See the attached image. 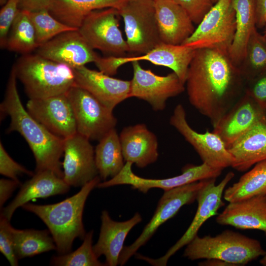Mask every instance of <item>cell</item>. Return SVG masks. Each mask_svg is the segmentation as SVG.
Instances as JSON below:
<instances>
[{"instance_id": "obj_33", "label": "cell", "mask_w": 266, "mask_h": 266, "mask_svg": "<svg viewBox=\"0 0 266 266\" xmlns=\"http://www.w3.org/2000/svg\"><path fill=\"white\" fill-rule=\"evenodd\" d=\"M238 68L245 81L266 69V36L255 28L248 40L244 59Z\"/></svg>"}, {"instance_id": "obj_37", "label": "cell", "mask_w": 266, "mask_h": 266, "mask_svg": "<svg viewBox=\"0 0 266 266\" xmlns=\"http://www.w3.org/2000/svg\"><path fill=\"white\" fill-rule=\"evenodd\" d=\"M19 0H7L0 10V46L6 47L10 28L19 11Z\"/></svg>"}, {"instance_id": "obj_4", "label": "cell", "mask_w": 266, "mask_h": 266, "mask_svg": "<svg viewBox=\"0 0 266 266\" xmlns=\"http://www.w3.org/2000/svg\"><path fill=\"white\" fill-rule=\"evenodd\" d=\"M12 68L30 99L65 94L75 85L72 68L35 53L23 55Z\"/></svg>"}, {"instance_id": "obj_1", "label": "cell", "mask_w": 266, "mask_h": 266, "mask_svg": "<svg viewBox=\"0 0 266 266\" xmlns=\"http://www.w3.org/2000/svg\"><path fill=\"white\" fill-rule=\"evenodd\" d=\"M185 84L190 103L210 120L213 127L245 89V80L229 55L208 48L195 50Z\"/></svg>"}, {"instance_id": "obj_48", "label": "cell", "mask_w": 266, "mask_h": 266, "mask_svg": "<svg viewBox=\"0 0 266 266\" xmlns=\"http://www.w3.org/2000/svg\"><path fill=\"white\" fill-rule=\"evenodd\" d=\"M265 34H266V29H265Z\"/></svg>"}, {"instance_id": "obj_23", "label": "cell", "mask_w": 266, "mask_h": 266, "mask_svg": "<svg viewBox=\"0 0 266 266\" xmlns=\"http://www.w3.org/2000/svg\"><path fill=\"white\" fill-rule=\"evenodd\" d=\"M124 160L143 168L157 161L158 142L144 124L126 127L119 134Z\"/></svg>"}, {"instance_id": "obj_45", "label": "cell", "mask_w": 266, "mask_h": 266, "mask_svg": "<svg viewBox=\"0 0 266 266\" xmlns=\"http://www.w3.org/2000/svg\"><path fill=\"white\" fill-rule=\"evenodd\" d=\"M260 263L262 266H266V253L263 256V258L260 260Z\"/></svg>"}, {"instance_id": "obj_40", "label": "cell", "mask_w": 266, "mask_h": 266, "mask_svg": "<svg viewBox=\"0 0 266 266\" xmlns=\"http://www.w3.org/2000/svg\"><path fill=\"white\" fill-rule=\"evenodd\" d=\"M187 12L194 24L198 25L213 6L210 0H174Z\"/></svg>"}, {"instance_id": "obj_17", "label": "cell", "mask_w": 266, "mask_h": 266, "mask_svg": "<svg viewBox=\"0 0 266 266\" xmlns=\"http://www.w3.org/2000/svg\"><path fill=\"white\" fill-rule=\"evenodd\" d=\"M26 109L50 132L65 138L77 133L73 110L66 95L30 99Z\"/></svg>"}, {"instance_id": "obj_5", "label": "cell", "mask_w": 266, "mask_h": 266, "mask_svg": "<svg viewBox=\"0 0 266 266\" xmlns=\"http://www.w3.org/2000/svg\"><path fill=\"white\" fill-rule=\"evenodd\" d=\"M186 246L183 256L190 260L217 259L234 266L245 265L266 253L258 240L231 230L214 236L197 235Z\"/></svg>"}, {"instance_id": "obj_46", "label": "cell", "mask_w": 266, "mask_h": 266, "mask_svg": "<svg viewBox=\"0 0 266 266\" xmlns=\"http://www.w3.org/2000/svg\"><path fill=\"white\" fill-rule=\"evenodd\" d=\"M7 1V0H0V5L1 6L3 5Z\"/></svg>"}, {"instance_id": "obj_20", "label": "cell", "mask_w": 266, "mask_h": 266, "mask_svg": "<svg viewBox=\"0 0 266 266\" xmlns=\"http://www.w3.org/2000/svg\"><path fill=\"white\" fill-rule=\"evenodd\" d=\"M72 68L75 85L88 91L110 110L113 111L118 104L129 98L131 81L112 77L85 66Z\"/></svg>"}, {"instance_id": "obj_47", "label": "cell", "mask_w": 266, "mask_h": 266, "mask_svg": "<svg viewBox=\"0 0 266 266\" xmlns=\"http://www.w3.org/2000/svg\"><path fill=\"white\" fill-rule=\"evenodd\" d=\"M219 0H210V1L213 4L216 3Z\"/></svg>"}, {"instance_id": "obj_26", "label": "cell", "mask_w": 266, "mask_h": 266, "mask_svg": "<svg viewBox=\"0 0 266 266\" xmlns=\"http://www.w3.org/2000/svg\"><path fill=\"white\" fill-rule=\"evenodd\" d=\"M227 148L233 160L232 167L239 171L266 160V124H256Z\"/></svg>"}, {"instance_id": "obj_14", "label": "cell", "mask_w": 266, "mask_h": 266, "mask_svg": "<svg viewBox=\"0 0 266 266\" xmlns=\"http://www.w3.org/2000/svg\"><path fill=\"white\" fill-rule=\"evenodd\" d=\"M131 63L133 77L131 80L129 98L134 97L143 100L153 110L159 111L165 109L168 99L184 91L185 84L174 72L160 76L151 70L144 69L139 62Z\"/></svg>"}, {"instance_id": "obj_2", "label": "cell", "mask_w": 266, "mask_h": 266, "mask_svg": "<svg viewBox=\"0 0 266 266\" xmlns=\"http://www.w3.org/2000/svg\"><path fill=\"white\" fill-rule=\"evenodd\" d=\"M17 79L12 67L0 106L2 113L10 118L7 132H17L25 138L35 158V172L50 170L63 178L60 158L64 138L50 132L25 108L18 93Z\"/></svg>"}, {"instance_id": "obj_16", "label": "cell", "mask_w": 266, "mask_h": 266, "mask_svg": "<svg viewBox=\"0 0 266 266\" xmlns=\"http://www.w3.org/2000/svg\"><path fill=\"white\" fill-rule=\"evenodd\" d=\"M90 140L77 132L64 139L63 179L70 186L82 187L98 176Z\"/></svg>"}, {"instance_id": "obj_39", "label": "cell", "mask_w": 266, "mask_h": 266, "mask_svg": "<svg viewBox=\"0 0 266 266\" xmlns=\"http://www.w3.org/2000/svg\"><path fill=\"white\" fill-rule=\"evenodd\" d=\"M0 173L10 179L19 181L18 176L26 174L33 176L34 173L21 166L8 155L1 142H0Z\"/></svg>"}, {"instance_id": "obj_29", "label": "cell", "mask_w": 266, "mask_h": 266, "mask_svg": "<svg viewBox=\"0 0 266 266\" xmlns=\"http://www.w3.org/2000/svg\"><path fill=\"white\" fill-rule=\"evenodd\" d=\"M99 141L95 150V160L99 176L104 181L117 175L125 163L119 135L115 128L111 130Z\"/></svg>"}, {"instance_id": "obj_13", "label": "cell", "mask_w": 266, "mask_h": 266, "mask_svg": "<svg viewBox=\"0 0 266 266\" xmlns=\"http://www.w3.org/2000/svg\"><path fill=\"white\" fill-rule=\"evenodd\" d=\"M133 164L126 162L121 171L115 176L102 182L97 187L107 188L119 185H129L133 189L146 193L152 188H160L168 191L193 182L217 178L223 169L212 167L202 163L200 165H187L182 169V173L174 177L164 179H150L135 175L132 169Z\"/></svg>"}, {"instance_id": "obj_15", "label": "cell", "mask_w": 266, "mask_h": 266, "mask_svg": "<svg viewBox=\"0 0 266 266\" xmlns=\"http://www.w3.org/2000/svg\"><path fill=\"white\" fill-rule=\"evenodd\" d=\"M169 123L193 147L202 163L223 170L232 166L233 158L221 137L207 130L203 133L194 130L187 122L182 104L174 108Z\"/></svg>"}, {"instance_id": "obj_18", "label": "cell", "mask_w": 266, "mask_h": 266, "mask_svg": "<svg viewBox=\"0 0 266 266\" xmlns=\"http://www.w3.org/2000/svg\"><path fill=\"white\" fill-rule=\"evenodd\" d=\"M260 123L266 124V110L245 92L213 126L227 147Z\"/></svg>"}, {"instance_id": "obj_30", "label": "cell", "mask_w": 266, "mask_h": 266, "mask_svg": "<svg viewBox=\"0 0 266 266\" xmlns=\"http://www.w3.org/2000/svg\"><path fill=\"white\" fill-rule=\"evenodd\" d=\"M266 195V160L260 162L239 180L225 190L224 199L235 202L258 196Z\"/></svg>"}, {"instance_id": "obj_22", "label": "cell", "mask_w": 266, "mask_h": 266, "mask_svg": "<svg viewBox=\"0 0 266 266\" xmlns=\"http://www.w3.org/2000/svg\"><path fill=\"white\" fill-rule=\"evenodd\" d=\"M100 219V233L93 246L94 251L98 258L105 256L106 266H117L125 239L133 228L142 221L141 216L137 212L128 220L118 222L111 218L107 211L103 210Z\"/></svg>"}, {"instance_id": "obj_3", "label": "cell", "mask_w": 266, "mask_h": 266, "mask_svg": "<svg viewBox=\"0 0 266 266\" xmlns=\"http://www.w3.org/2000/svg\"><path fill=\"white\" fill-rule=\"evenodd\" d=\"M99 176L81 187L73 196L56 203L34 204L27 203L23 209L37 215L47 226L59 255L70 252L76 238L83 240L86 232L82 216L90 192L100 182Z\"/></svg>"}, {"instance_id": "obj_21", "label": "cell", "mask_w": 266, "mask_h": 266, "mask_svg": "<svg viewBox=\"0 0 266 266\" xmlns=\"http://www.w3.org/2000/svg\"><path fill=\"white\" fill-rule=\"evenodd\" d=\"M155 6L161 42L181 45L195 30L187 12L174 0H155Z\"/></svg>"}, {"instance_id": "obj_12", "label": "cell", "mask_w": 266, "mask_h": 266, "mask_svg": "<svg viewBox=\"0 0 266 266\" xmlns=\"http://www.w3.org/2000/svg\"><path fill=\"white\" fill-rule=\"evenodd\" d=\"M195 50L183 45L161 43L148 52L133 57L99 56L94 62L99 71L107 75L116 74L122 65L144 61L171 69L185 84L188 69Z\"/></svg>"}, {"instance_id": "obj_38", "label": "cell", "mask_w": 266, "mask_h": 266, "mask_svg": "<svg viewBox=\"0 0 266 266\" xmlns=\"http://www.w3.org/2000/svg\"><path fill=\"white\" fill-rule=\"evenodd\" d=\"M244 92L266 110V69L253 78L245 81Z\"/></svg>"}, {"instance_id": "obj_8", "label": "cell", "mask_w": 266, "mask_h": 266, "mask_svg": "<svg viewBox=\"0 0 266 266\" xmlns=\"http://www.w3.org/2000/svg\"><path fill=\"white\" fill-rule=\"evenodd\" d=\"M234 176V173L230 171L217 185L215 184L216 178L208 180L198 193L196 199L198 208L190 225L180 238L164 256L154 259L136 253V258L146 261L152 266H166L172 256L187 245L198 235L199 230L208 219L218 215V210L225 205L222 200V197L225 187Z\"/></svg>"}, {"instance_id": "obj_10", "label": "cell", "mask_w": 266, "mask_h": 266, "mask_svg": "<svg viewBox=\"0 0 266 266\" xmlns=\"http://www.w3.org/2000/svg\"><path fill=\"white\" fill-rule=\"evenodd\" d=\"M117 8L94 10L84 19L78 31L91 48L110 56L125 57L129 48L119 28Z\"/></svg>"}, {"instance_id": "obj_24", "label": "cell", "mask_w": 266, "mask_h": 266, "mask_svg": "<svg viewBox=\"0 0 266 266\" xmlns=\"http://www.w3.org/2000/svg\"><path fill=\"white\" fill-rule=\"evenodd\" d=\"M70 188L63 178L50 170L36 171L21 187L13 200L2 208L1 213L10 220L15 211L31 200L66 193Z\"/></svg>"}, {"instance_id": "obj_6", "label": "cell", "mask_w": 266, "mask_h": 266, "mask_svg": "<svg viewBox=\"0 0 266 266\" xmlns=\"http://www.w3.org/2000/svg\"><path fill=\"white\" fill-rule=\"evenodd\" d=\"M233 0H219L193 33L181 44L194 49L208 48L228 55L234 36L235 12Z\"/></svg>"}, {"instance_id": "obj_32", "label": "cell", "mask_w": 266, "mask_h": 266, "mask_svg": "<svg viewBox=\"0 0 266 266\" xmlns=\"http://www.w3.org/2000/svg\"><path fill=\"white\" fill-rule=\"evenodd\" d=\"M37 47L35 30L28 12L20 10L9 31L5 48L24 55Z\"/></svg>"}, {"instance_id": "obj_11", "label": "cell", "mask_w": 266, "mask_h": 266, "mask_svg": "<svg viewBox=\"0 0 266 266\" xmlns=\"http://www.w3.org/2000/svg\"><path fill=\"white\" fill-rule=\"evenodd\" d=\"M66 94L73 110L78 133L89 140H100L115 128L117 119L113 111L88 91L74 85Z\"/></svg>"}, {"instance_id": "obj_9", "label": "cell", "mask_w": 266, "mask_h": 266, "mask_svg": "<svg viewBox=\"0 0 266 266\" xmlns=\"http://www.w3.org/2000/svg\"><path fill=\"white\" fill-rule=\"evenodd\" d=\"M208 180L193 182L164 191L153 217L140 235L132 244L124 247L118 264L125 265L136 253L139 248L146 243L160 226L174 217L183 206L194 202L199 192Z\"/></svg>"}, {"instance_id": "obj_43", "label": "cell", "mask_w": 266, "mask_h": 266, "mask_svg": "<svg viewBox=\"0 0 266 266\" xmlns=\"http://www.w3.org/2000/svg\"><path fill=\"white\" fill-rule=\"evenodd\" d=\"M256 13V27L263 28L266 26V0H254Z\"/></svg>"}, {"instance_id": "obj_41", "label": "cell", "mask_w": 266, "mask_h": 266, "mask_svg": "<svg viewBox=\"0 0 266 266\" xmlns=\"http://www.w3.org/2000/svg\"><path fill=\"white\" fill-rule=\"evenodd\" d=\"M53 0H19L20 10L33 12L50 9Z\"/></svg>"}, {"instance_id": "obj_7", "label": "cell", "mask_w": 266, "mask_h": 266, "mask_svg": "<svg viewBox=\"0 0 266 266\" xmlns=\"http://www.w3.org/2000/svg\"><path fill=\"white\" fill-rule=\"evenodd\" d=\"M117 9L123 19L129 52L143 54L162 43L155 0H125Z\"/></svg>"}, {"instance_id": "obj_35", "label": "cell", "mask_w": 266, "mask_h": 266, "mask_svg": "<svg viewBox=\"0 0 266 266\" xmlns=\"http://www.w3.org/2000/svg\"><path fill=\"white\" fill-rule=\"evenodd\" d=\"M28 12L35 30L38 47L62 33L77 30L59 21L48 10Z\"/></svg>"}, {"instance_id": "obj_25", "label": "cell", "mask_w": 266, "mask_h": 266, "mask_svg": "<svg viewBox=\"0 0 266 266\" xmlns=\"http://www.w3.org/2000/svg\"><path fill=\"white\" fill-rule=\"evenodd\" d=\"M216 222L241 230H259L266 233V195L229 202Z\"/></svg>"}, {"instance_id": "obj_27", "label": "cell", "mask_w": 266, "mask_h": 266, "mask_svg": "<svg viewBox=\"0 0 266 266\" xmlns=\"http://www.w3.org/2000/svg\"><path fill=\"white\" fill-rule=\"evenodd\" d=\"M125 0H53L50 14L64 24L78 29L91 12L106 8L118 9Z\"/></svg>"}, {"instance_id": "obj_28", "label": "cell", "mask_w": 266, "mask_h": 266, "mask_svg": "<svg viewBox=\"0 0 266 266\" xmlns=\"http://www.w3.org/2000/svg\"><path fill=\"white\" fill-rule=\"evenodd\" d=\"M235 12V31L228 55L237 67L244 58L247 44L256 28L254 0H233Z\"/></svg>"}, {"instance_id": "obj_31", "label": "cell", "mask_w": 266, "mask_h": 266, "mask_svg": "<svg viewBox=\"0 0 266 266\" xmlns=\"http://www.w3.org/2000/svg\"><path fill=\"white\" fill-rule=\"evenodd\" d=\"M12 233L15 253L18 260L56 250L49 230H18L12 227Z\"/></svg>"}, {"instance_id": "obj_49", "label": "cell", "mask_w": 266, "mask_h": 266, "mask_svg": "<svg viewBox=\"0 0 266 266\" xmlns=\"http://www.w3.org/2000/svg\"></svg>"}, {"instance_id": "obj_19", "label": "cell", "mask_w": 266, "mask_h": 266, "mask_svg": "<svg viewBox=\"0 0 266 266\" xmlns=\"http://www.w3.org/2000/svg\"><path fill=\"white\" fill-rule=\"evenodd\" d=\"M35 54L75 68L95 62L99 55L87 43L78 29L64 32L38 46Z\"/></svg>"}, {"instance_id": "obj_36", "label": "cell", "mask_w": 266, "mask_h": 266, "mask_svg": "<svg viewBox=\"0 0 266 266\" xmlns=\"http://www.w3.org/2000/svg\"><path fill=\"white\" fill-rule=\"evenodd\" d=\"M10 220L1 213L0 215V251L11 266H18V259L15 254Z\"/></svg>"}, {"instance_id": "obj_44", "label": "cell", "mask_w": 266, "mask_h": 266, "mask_svg": "<svg viewBox=\"0 0 266 266\" xmlns=\"http://www.w3.org/2000/svg\"><path fill=\"white\" fill-rule=\"evenodd\" d=\"M200 266H234L233 264L217 259H205L199 263Z\"/></svg>"}, {"instance_id": "obj_42", "label": "cell", "mask_w": 266, "mask_h": 266, "mask_svg": "<svg viewBox=\"0 0 266 266\" xmlns=\"http://www.w3.org/2000/svg\"><path fill=\"white\" fill-rule=\"evenodd\" d=\"M19 184V181L11 179L2 178L0 180V207L1 209Z\"/></svg>"}, {"instance_id": "obj_34", "label": "cell", "mask_w": 266, "mask_h": 266, "mask_svg": "<svg viewBox=\"0 0 266 266\" xmlns=\"http://www.w3.org/2000/svg\"><path fill=\"white\" fill-rule=\"evenodd\" d=\"M94 231L86 233L81 245L72 252L53 256L51 264L58 266H103L105 263L100 262L93 250Z\"/></svg>"}]
</instances>
